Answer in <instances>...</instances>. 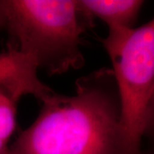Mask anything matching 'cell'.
I'll list each match as a JSON object with an SVG mask.
<instances>
[{"instance_id":"obj_5","label":"cell","mask_w":154,"mask_h":154,"mask_svg":"<svg viewBox=\"0 0 154 154\" xmlns=\"http://www.w3.org/2000/svg\"><path fill=\"white\" fill-rule=\"evenodd\" d=\"M92 19L101 20L110 29L134 28L144 1L140 0H78Z\"/></svg>"},{"instance_id":"obj_4","label":"cell","mask_w":154,"mask_h":154,"mask_svg":"<svg viewBox=\"0 0 154 154\" xmlns=\"http://www.w3.org/2000/svg\"><path fill=\"white\" fill-rule=\"evenodd\" d=\"M38 73L28 56L9 48L0 52V88L16 102L23 96L32 95L42 103L55 93L41 82Z\"/></svg>"},{"instance_id":"obj_6","label":"cell","mask_w":154,"mask_h":154,"mask_svg":"<svg viewBox=\"0 0 154 154\" xmlns=\"http://www.w3.org/2000/svg\"><path fill=\"white\" fill-rule=\"evenodd\" d=\"M17 103L0 88V140L8 144L17 127Z\"/></svg>"},{"instance_id":"obj_3","label":"cell","mask_w":154,"mask_h":154,"mask_svg":"<svg viewBox=\"0 0 154 154\" xmlns=\"http://www.w3.org/2000/svg\"><path fill=\"white\" fill-rule=\"evenodd\" d=\"M102 44L119 97L116 154H143L141 143L154 91V17L140 28L108 30Z\"/></svg>"},{"instance_id":"obj_9","label":"cell","mask_w":154,"mask_h":154,"mask_svg":"<svg viewBox=\"0 0 154 154\" xmlns=\"http://www.w3.org/2000/svg\"><path fill=\"white\" fill-rule=\"evenodd\" d=\"M9 146V144L5 142L4 140H0V154H5V153L6 150Z\"/></svg>"},{"instance_id":"obj_8","label":"cell","mask_w":154,"mask_h":154,"mask_svg":"<svg viewBox=\"0 0 154 154\" xmlns=\"http://www.w3.org/2000/svg\"><path fill=\"white\" fill-rule=\"evenodd\" d=\"M5 25L6 17L4 5H3V0H0V29H5Z\"/></svg>"},{"instance_id":"obj_10","label":"cell","mask_w":154,"mask_h":154,"mask_svg":"<svg viewBox=\"0 0 154 154\" xmlns=\"http://www.w3.org/2000/svg\"><path fill=\"white\" fill-rule=\"evenodd\" d=\"M143 154H154V146H152L151 148L149 149L147 152H144Z\"/></svg>"},{"instance_id":"obj_1","label":"cell","mask_w":154,"mask_h":154,"mask_svg":"<svg viewBox=\"0 0 154 154\" xmlns=\"http://www.w3.org/2000/svg\"><path fill=\"white\" fill-rule=\"evenodd\" d=\"M120 104L112 69L80 77L71 95L54 93L5 154H116Z\"/></svg>"},{"instance_id":"obj_2","label":"cell","mask_w":154,"mask_h":154,"mask_svg":"<svg viewBox=\"0 0 154 154\" xmlns=\"http://www.w3.org/2000/svg\"><path fill=\"white\" fill-rule=\"evenodd\" d=\"M3 5L9 49L50 75L83 66V34L93 19L78 0H3Z\"/></svg>"},{"instance_id":"obj_7","label":"cell","mask_w":154,"mask_h":154,"mask_svg":"<svg viewBox=\"0 0 154 154\" xmlns=\"http://www.w3.org/2000/svg\"><path fill=\"white\" fill-rule=\"evenodd\" d=\"M144 137L148 138L152 142V146H154V91L149 105Z\"/></svg>"}]
</instances>
